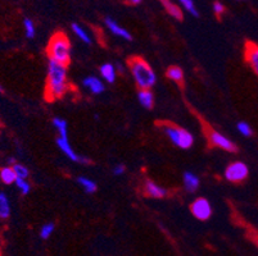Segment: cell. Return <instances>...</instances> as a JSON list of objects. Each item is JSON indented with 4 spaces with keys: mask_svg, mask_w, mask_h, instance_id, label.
I'll use <instances>...</instances> for the list:
<instances>
[{
    "mask_svg": "<svg viewBox=\"0 0 258 256\" xmlns=\"http://www.w3.org/2000/svg\"><path fill=\"white\" fill-rule=\"evenodd\" d=\"M69 91V77H67V65L59 64L53 60L48 63V73L45 82V100L53 103L63 98Z\"/></svg>",
    "mask_w": 258,
    "mask_h": 256,
    "instance_id": "obj_1",
    "label": "cell"
},
{
    "mask_svg": "<svg viewBox=\"0 0 258 256\" xmlns=\"http://www.w3.org/2000/svg\"><path fill=\"white\" fill-rule=\"evenodd\" d=\"M127 67L139 90H151L156 84V72L142 56H131L127 60Z\"/></svg>",
    "mask_w": 258,
    "mask_h": 256,
    "instance_id": "obj_2",
    "label": "cell"
},
{
    "mask_svg": "<svg viewBox=\"0 0 258 256\" xmlns=\"http://www.w3.org/2000/svg\"><path fill=\"white\" fill-rule=\"evenodd\" d=\"M49 60L69 65L71 62V41L69 36L62 31H58L50 37L46 46Z\"/></svg>",
    "mask_w": 258,
    "mask_h": 256,
    "instance_id": "obj_3",
    "label": "cell"
},
{
    "mask_svg": "<svg viewBox=\"0 0 258 256\" xmlns=\"http://www.w3.org/2000/svg\"><path fill=\"white\" fill-rule=\"evenodd\" d=\"M158 126L163 130V132L166 133V136L170 138L171 142L175 146L180 147L182 150H187L193 146V135L189 131L185 130V128H182V127L177 126L175 123H171V122H161V123H158Z\"/></svg>",
    "mask_w": 258,
    "mask_h": 256,
    "instance_id": "obj_4",
    "label": "cell"
},
{
    "mask_svg": "<svg viewBox=\"0 0 258 256\" xmlns=\"http://www.w3.org/2000/svg\"><path fill=\"white\" fill-rule=\"evenodd\" d=\"M205 126V133L207 136V140L212 146L220 147V149L225 150L227 152H238V146L234 144L233 141L229 140L226 136H224L222 133L217 132L215 128L207 126V124H203Z\"/></svg>",
    "mask_w": 258,
    "mask_h": 256,
    "instance_id": "obj_5",
    "label": "cell"
},
{
    "mask_svg": "<svg viewBox=\"0 0 258 256\" xmlns=\"http://www.w3.org/2000/svg\"><path fill=\"white\" fill-rule=\"evenodd\" d=\"M248 175H249V168L243 161H234V163L229 164L224 173L225 178L233 183L243 182L248 177Z\"/></svg>",
    "mask_w": 258,
    "mask_h": 256,
    "instance_id": "obj_6",
    "label": "cell"
},
{
    "mask_svg": "<svg viewBox=\"0 0 258 256\" xmlns=\"http://www.w3.org/2000/svg\"><path fill=\"white\" fill-rule=\"evenodd\" d=\"M190 211H191V214H193L194 218H197L198 220H202V222H206L212 215V206H211L210 201L207 199H205V197H198L190 205Z\"/></svg>",
    "mask_w": 258,
    "mask_h": 256,
    "instance_id": "obj_7",
    "label": "cell"
},
{
    "mask_svg": "<svg viewBox=\"0 0 258 256\" xmlns=\"http://www.w3.org/2000/svg\"><path fill=\"white\" fill-rule=\"evenodd\" d=\"M55 142H57V146L59 147L60 151L72 161H76V163H81V164H89L90 163V159L85 158V156H81V155L76 154V151L74 150V147L71 146L70 144V140L69 137H60L58 136L55 138Z\"/></svg>",
    "mask_w": 258,
    "mask_h": 256,
    "instance_id": "obj_8",
    "label": "cell"
},
{
    "mask_svg": "<svg viewBox=\"0 0 258 256\" xmlns=\"http://www.w3.org/2000/svg\"><path fill=\"white\" fill-rule=\"evenodd\" d=\"M244 58L248 64L258 76V44L255 42H247L244 48Z\"/></svg>",
    "mask_w": 258,
    "mask_h": 256,
    "instance_id": "obj_9",
    "label": "cell"
},
{
    "mask_svg": "<svg viewBox=\"0 0 258 256\" xmlns=\"http://www.w3.org/2000/svg\"><path fill=\"white\" fill-rule=\"evenodd\" d=\"M144 194L152 199H163L168 195V191L165 187L158 186L152 180H147L144 182Z\"/></svg>",
    "mask_w": 258,
    "mask_h": 256,
    "instance_id": "obj_10",
    "label": "cell"
},
{
    "mask_svg": "<svg viewBox=\"0 0 258 256\" xmlns=\"http://www.w3.org/2000/svg\"><path fill=\"white\" fill-rule=\"evenodd\" d=\"M83 84L84 88L88 89L91 94L94 95H99V94L104 93L105 86L103 83V81L100 78L95 76H88L83 79Z\"/></svg>",
    "mask_w": 258,
    "mask_h": 256,
    "instance_id": "obj_11",
    "label": "cell"
},
{
    "mask_svg": "<svg viewBox=\"0 0 258 256\" xmlns=\"http://www.w3.org/2000/svg\"><path fill=\"white\" fill-rule=\"evenodd\" d=\"M104 23L108 27V30H109L113 35H116V36L121 37V39L123 40H127V41H131V40H133V36H131L130 32H128L126 28L122 27V26H119L118 23H117L116 21L112 20V18L107 17L104 20Z\"/></svg>",
    "mask_w": 258,
    "mask_h": 256,
    "instance_id": "obj_12",
    "label": "cell"
},
{
    "mask_svg": "<svg viewBox=\"0 0 258 256\" xmlns=\"http://www.w3.org/2000/svg\"><path fill=\"white\" fill-rule=\"evenodd\" d=\"M166 77L175 83H177L180 88H184V70L177 65H171L166 70Z\"/></svg>",
    "mask_w": 258,
    "mask_h": 256,
    "instance_id": "obj_13",
    "label": "cell"
},
{
    "mask_svg": "<svg viewBox=\"0 0 258 256\" xmlns=\"http://www.w3.org/2000/svg\"><path fill=\"white\" fill-rule=\"evenodd\" d=\"M182 181H184V187L186 189L187 192H196L199 189L201 180L194 173L185 172L184 176H182Z\"/></svg>",
    "mask_w": 258,
    "mask_h": 256,
    "instance_id": "obj_14",
    "label": "cell"
},
{
    "mask_svg": "<svg viewBox=\"0 0 258 256\" xmlns=\"http://www.w3.org/2000/svg\"><path fill=\"white\" fill-rule=\"evenodd\" d=\"M161 2H162V4H163V7H165L166 12L170 14L171 17H173L175 20H177V21H182V18H184V14H182L181 8H180L177 4H175L173 2H171V0H161Z\"/></svg>",
    "mask_w": 258,
    "mask_h": 256,
    "instance_id": "obj_15",
    "label": "cell"
},
{
    "mask_svg": "<svg viewBox=\"0 0 258 256\" xmlns=\"http://www.w3.org/2000/svg\"><path fill=\"white\" fill-rule=\"evenodd\" d=\"M138 99H139L140 105L145 109H152L154 107V95L151 90H139Z\"/></svg>",
    "mask_w": 258,
    "mask_h": 256,
    "instance_id": "obj_16",
    "label": "cell"
},
{
    "mask_svg": "<svg viewBox=\"0 0 258 256\" xmlns=\"http://www.w3.org/2000/svg\"><path fill=\"white\" fill-rule=\"evenodd\" d=\"M11 201L6 192H0V219H8L11 217Z\"/></svg>",
    "mask_w": 258,
    "mask_h": 256,
    "instance_id": "obj_17",
    "label": "cell"
},
{
    "mask_svg": "<svg viewBox=\"0 0 258 256\" xmlns=\"http://www.w3.org/2000/svg\"><path fill=\"white\" fill-rule=\"evenodd\" d=\"M100 76L108 82V83H113L116 81V67L112 63H104L100 67Z\"/></svg>",
    "mask_w": 258,
    "mask_h": 256,
    "instance_id": "obj_18",
    "label": "cell"
},
{
    "mask_svg": "<svg viewBox=\"0 0 258 256\" xmlns=\"http://www.w3.org/2000/svg\"><path fill=\"white\" fill-rule=\"evenodd\" d=\"M17 180V176H16L15 170L11 165H6L0 168V181L4 183V185H13Z\"/></svg>",
    "mask_w": 258,
    "mask_h": 256,
    "instance_id": "obj_19",
    "label": "cell"
},
{
    "mask_svg": "<svg viewBox=\"0 0 258 256\" xmlns=\"http://www.w3.org/2000/svg\"><path fill=\"white\" fill-rule=\"evenodd\" d=\"M51 124H53V127L58 132V136H60V137H69L67 122H66L64 119L55 117V118H53V121H51Z\"/></svg>",
    "mask_w": 258,
    "mask_h": 256,
    "instance_id": "obj_20",
    "label": "cell"
},
{
    "mask_svg": "<svg viewBox=\"0 0 258 256\" xmlns=\"http://www.w3.org/2000/svg\"><path fill=\"white\" fill-rule=\"evenodd\" d=\"M77 182H79L80 186L83 187L84 191H85L86 194H94V192L98 190L97 183L88 177H83V176H81V177L77 178Z\"/></svg>",
    "mask_w": 258,
    "mask_h": 256,
    "instance_id": "obj_21",
    "label": "cell"
},
{
    "mask_svg": "<svg viewBox=\"0 0 258 256\" xmlns=\"http://www.w3.org/2000/svg\"><path fill=\"white\" fill-rule=\"evenodd\" d=\"M71 28H72V32H74V34L76 35V36L79 37V39L81 40V41L85 42V44H91L90 36H89V35L86 34L85 30H84V28L81 27V26H80L79 23H72Z\"/></svg>",
    "mask_w": 258,
    "mask_h": 256,
    "instance_id": "obj_22",
    "label": "cell"
},
{
    "mask_svg": "<svg viewBox=\"0 0 258 256\" xmlns=\"http://www.w3.org/2000/svg\"><path fill=\"white\" fill-rule=\"evenodd\" d=\"M55 231V224L51 222L45 223V224L40 228V238L41 239H49L51 237V234Z\"/></svg>",
    "mask_w": 258,
    "mask_h": 256,
    "instance_id": "obj_23",
    "label": "cell"
},
{
    "mask_svg": "<svg viewBox=\"0 0 258 256\" xmlns=\"http://www.w3.org/2000/svg\"><path fill=\"white\" fill-rule=\"evenodd\" d=\"M23 28H25V35L27 39H34L36 35V28H35V23L30 18H25L23 20Z\"/></svg>",
    "mask_w": 258,
    "mask_h": 256,
    "instance_id": "obj_24",
    "label": "cell"
},
{
    "mask_svg": "<svg viewBox=\"0 0 258 256\" xmlns=\"http://www.w3.org/2000/svg\"><path fill=\"white\" fill-rule=\"evenodd\" d=\"M12 168H13V170H15L17 178H23V180H27V178H29L30 170L29 168H27L26 165H23V164L16 163L15 165H12Z\"/></svg>",
    "mask_w": 258,
    "mask_h": 256,
    "instance_id": "obj_25",
    "label": "cell"
},
{
    "mask_svg": "<svg viewBox=\"0 0 258 256\" xmlns=\"http://www.w3.org/2000/svg\"><path fill=\"white\" fill-rule=\"evenodd\" d=\"M179 2L185 11L189 12L191 16H194V17H198L199 13H198V9H197L196 7V3H194V0H179Z\"/></svg>",
    "mask_w": 258,
    "mask_h": 256,
    "instance_id": "obj_26",
    "label": "cell"
},
{
    "mask_svg": "<svg viewBox=\"0 0 258 256\" xmlns=\"http://www.w3.org/2000/svg\"><path fill=\"white\" fill-rule=\"evenodd\" d=\"M16 187L20 190V192L22 195H29L30 191H31V185L27 180H23V178H17L15 182Z\"/></svg>",
    "mask_w": 258,
    "mask_h": 256,
    "instance_id": "obj_27",
    "label": "cell"
},
{
    "mask_svg": "<svg viewBox=\"0 0 258 256\" xmlns=\"http://www.w3.org/2000/svg\"><path fill=\"white\" fill-rule=\"evenodd\" d=\"M236 128H238L239 133H241V135L245 136V137H249L253 133L252 127H250L247 122H239V123L236 124Z\"/></svg>",
    "mask_w": 258,
    "mask_h": 256,
    "instance_id": "obj_28",
    "label": "cell"
},
{
    "mask_svg": "<svg viewBox=\"0 0 258 256\" xmlns=\"http://www.w3.org/2000/svg\"><path fill=\"white\" fill-rule=\"evenodd\" d=\"M213 8V12H215L216 16H222V14L225 13V6L222 3H220V2H215L212 6Z\"/></svg>",
    "mask_w": 258,
    "mask_h": 256,
    "instance_id": "obj_29",
    "label": "cell"
},
{
    "mask_svg": "<svg viewBox=\"0 0 258 256\" xmlns=\"http://www.w3.org/2000/svg\"><path fill=\"white\" fill-rule=\"evenodd\" d=\"M125 172H126V168L125 165H122V164H117V165L113 166V169H112L113 176H122Z\"/></svg>",
    "mask_w": 258,
    "mask_h": 256,
    "instance_id": "obj_30",
    "label": "cell"
},
{
    "mask_svg": "<svg viewBox=\"0 0 258 256\" xmlns=\"http://www.w3.org/2000/svg\"><path fill=\"white\" fill-rule=\"evenodd\" d=\"M128 2H130V3H133V4H139L142 0H128Z\"/></svg>",
    "mask_w": 258,
    "mask_h": 256,
    "instance_id": "obj_31",
    "label": "cell"
},
{
    "mask_svg": "<svg viewBox=\"0 0 258 256\" xmlns=\"http://www.w3.org/2000/svg\"><path fill=\"white\" fill-rule=\"evenodd\" d=\"M253 239H254L255 245L258 246V234H254V236H253Z\"/></svg>",
    "mask_w": 258,
    "mask_h": 256,
    "instance_id": "obj_32",
    "label": "cell"
}]
</instances>
